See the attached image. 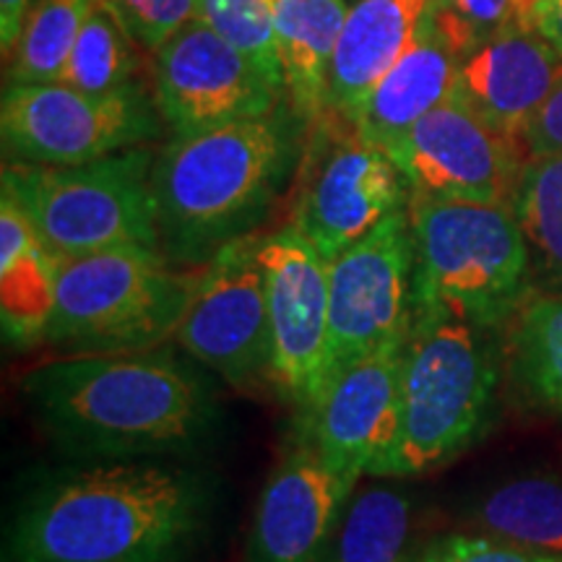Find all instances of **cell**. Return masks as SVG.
<instances>
[{
  "mask_svg": "<svg viewBox=\"0 0 562 562\" xmlns=\"http://www.w3.org/2000/svg\"><path fill=\"white\" fill-rule=\"evenodd\" d=\"M195 19L252 63V68L286 100L271 0H199Z\"/></svg>",
  "mask_w": 562,
  "mask_h": 562,
  "instance_id": "cell-28",
  "label": "cell"
},
{
  "mask_svg": "<svg viewBox=\"0 0 562 562\" xmlns=\"http://www.w3.org/2000/svg\"><path fill=\"white\" fill-rule=\"evenodd\" d=\"M497 391V357L484 328L414 321L402 355L396 427L368 476L406 480L438 469L476 438Z\"/></svg>",
  "mask_w": 562,
  "mask_h": 562,
  "instance_id": "cell-5",
  "label": "cell"
},
{
  "mask_svg": "<svg viewBox=\"0 0 562 562\" xmlns=\"http://www.w3.org/2000/svg\"><path fill=\"white\" fill-rule=\"evenodd\" d=\"M539 3H542V0H539Z\"/></svg>",
  "mask_w": 562,
  "mask_h": 562,
  "instance_id": "cell-35",
  "label": "cell"
},
{
  "mask_svg": "<svg viewBox=\"0 0 562 562\" xmlns=\"http://www.w3.org/2000/svg\"><path fill=\"white\" fill-rule=\"evenodd\" d=\"M414 245L409 206L328 261V349L321 393L349 364L404 344L414 323ZM315 406V404H313Z\"/></svg>",
  "mask_w": 562,
  "mask_h": 562,
  "instance_id": "cell-10",
  "label": "cell"
},
{
  "mask_svg": "<svg viewBox=\"0 0 562 562\" xmlns=\"http://www.w3.org/2000/svg\"><path fill=\"white\" fill-rule=\"evenodd\" d=\"M195 279L161 250L123 245L55 258V307L45 344L66 355L161 347L178 331Z\"/></svg>",
  "mask_w": 562,
  "mask_h": 562,
  "instance_id": "cell-6",
  "label": "cell"
},
{
  "mask_svg": "<svg viewBox=\"0 0 562 562\" xmlns=\"http://www.w3.org/2000/svg\"><path fill=\"white\" fill-rule=\"evenodd\" d=\"M313 128L305 182L290 224L326 261H334L383 220L409 206L412 193L389 149L360 136L351 123L323 112Z\"/></svg>",
  "mask_w": 562,
  "mask_h": 562,
  "instance_id": "cell-9",
  "label": "cell"
},
{
  "mask_svg": "<svg viewBox=\"0 0 562 562\" xmlns=\"http://www.w3.org/2000/svg\"><path fill=\"white\" fill-rule=\"evenodd\" d=\"M513 214L529 243L531 263L562 286V154L526 159Z\"/></svg>",
  "mask_w": 562,
  "mask_h": 562,
  "instance_id": "cell-27",
  "label": "cell"
},
{
  "mask_svg": "<svg viewBox=\"0 0 562 562\" xmlns=\"http://www.w3.org/2000/svg\"><path fill=\"white\" fill-rule=\"evenodd\" d=\"M459 66L461 55L442 37L427 13L417 37L396 60V66L383 76V81L372 89L351 125L368 140L389 146L427 112L451 100Z\"/></svg>",
  "mask_w": 562,
  "mask_h": 562,
  "instance_id": "cell-19",
  "label": "cell"
},
{
  "mask_svg": "<svg viewBox=\"0 0 562 562\" xmlns=\"http://www.w3.org/2000/svg\"><path fill=\"white\" fill-rule=\"evenodd\" d=\"M430 13V0H357L336 40L326 112L351 123Z\"/></svg>",
  "mask_w": 562,
  "mask_h": 562,
  "instance_id": "cell-18",
  "label": "cell"
},
{
  "mask_svg": "<svg viewBox=\"0 0 562 562\" xmlns=\"http://www.w3.org/2000/svg\"><path fill=\"white\" fill-rule=\"evenodd\" d=\"M211 482L157 459L53 476L26 497L5 562H186L206 533Z\"/></svg>",
  "mask_w": 562,
  "mask_h": 562,
  "instance_id": "cell-2",
  "label": "cell"
},
{
  "mask_svg": "<svg viewBox=\"0 0 562 562\" xmlns=\"http://www.w3.org/2000/svg\"><path fill=\"white\" fill-rule=\"evenodd\" d=\"M136 47V40L125 30L110 0H97L83 21L60 81L89 94H108L128 87L138 68Z\"/></svg>",
  "mask_w": 562,
  "mask_h": 562,
  "instance_id": "cell-26",
  "label": "cell"
},
{
  "mask_svg": "<svg viewBox=\"0 0 562 562\" xmlns=\"http://www.w3.org/2000/svg\"><path fill=\"white\" fill-rule=\"evenodd\" d=\"M351 490L336 476L311 435L286 451L258 497L248 562H321L331 550Z\"/></svg>",
  "mask_w": 562,
  "mask_h": 562,
  "instance_id": "cell-15",
  "label": "cell"
},
{
  "mask_svg": "<svg viewBox=\"0 0 562 562\" xmlns=\"http://www.w3.org/2000/svg\"><path fill=\"white\" fill-rule=\"evenodd\" d=\"M21 393L47 438L79 459L191 456L222 422L214 372L170 347L45 360Z\"/></svg>",
  "mask_w": 562,
  "mask_h": 562,
  "instance_id": "cell-1",
  "label": "cell"
},
{
  "mask_svg": "<svg viewBox=\"0 0 562 562\" xmlns=\"http://www.w3.org/2000/svg\"><path fill=\"white\" fill-rule=\"evenodd\" d=\"M539 0H430V21L461 60L510 32L533 30Z\"/></svg>",
  "mask_w": 562,
  "mask_h": 562,
  "instance_id": "cell-29",
  "label": "cell"
},
{
  "mask_svg": "<svg viewBox=\"0 0 562 562\" xmlns=\"http://www.w3.org/2000/svg\"><path fill=\"white\" fill-rule=\"evenodd\" d=\"M385 149L409 182L412 199L513 206L526 165L516 138L503 136L453 97Z\"/></svg>",
  "mask_w": 562,
  "mask_h": 562,
  "instance_id": "cell-12",
  "label": "cell"
},
{
  "mask_svg": "<svg viewBox=\"0 0 562 562\" xmlns=\"http://www.w3.org/2000/svg\"><path fill=\"white\" fill-rule=\"evenodd\" d=\"M404 344H389L349 364L323 389L313 409L305 412V432L326 467L349 490L368 474L396 427Z\"/></svg>",
  "mask_w": 562,
  "mask_h": 562,
  "instance_id": "cell-16",
  "label": "cell"
},
{
  "mask_svg": "<svg viewBox=\"0 0 562 562\" xmlns=\"http://www.w3.org/2000/svg\"><path fill=\"white\" fill-rule=\"evenodd\" d=\"M560 81L562 55L550 42L537 30L510 32L461 60L453 100L503 136L518 140Z\"/></svg>",
  "mask_w": 562,
  "mask_h": 562,
  "instance_id": "cell-17",
  "label": "cell"
},
{
  "mask_svg": "<svg viewBox=\"0 0 562 562\" xmlns=\"http://www.w3.org/2000/svg\"><path fill=\"white\" fill-rule=\"evenodd\" d=\"M414 321L492 331L524 305L531 252L513 206L412 199Z\"/></svg>",
  "mask_w": 562,
  "mask_h": 562,
  "instance_id": "cell-4",
  "label": "cell"
},
{
  "mask_svg": "<svg viewBox=\"0 0 562 562\" xmlns=\"http://www.w3.org/2000/svg\"><path fill=\"white\" fill-rule=\"evenodd\" d=\"M261 235L224 245L199 269L175 344L232 389L271 381V326Z\"/></svg>",
  "mask_w": 562,
  "mask_h": 562,
  "instance_id": "cell-11",
  "label": "cell"
},
{
  "mask_svg": "<svg viewBox=\"0 0 562 562\" xmlns=\"http://www.w3.org/2000/svg\"><path fill=\"white\" fill-rule=\"evenodd\" d=\"M271 326V383L290 404L311 412L321 396L328 349V261L292 224L261 235Z\"/></svg>",
  "mask_w": 562,
  "mask_h": 562,
  "instance_id": "cell-14",
  "label": "cell"
},
{
  "mask_svg": "<svg viewBox=\"0 0 562 562\" xmlns=\"http://www.w3.org/2000/svg\"><path fill=\"white\" fill-rule=\"evenodd\" d=\"M154 102L172 136L277 112L284 97L201 19L154 53Z\"/></svg>",
  "mask_w": 562,
  "mask_h": 562,
  "instance_id": "cell-13",
  "label": "cell"
},
{
  "mask_svg": "<svg viewBox=\"0 0 562 562\" xmlns=\"http://www.w3.org/2000/svg\"><path fill=\"white\" fill-rule=\"evenodd\" d=\"M30 5L32 0H0V47H3V60L9 58L13 45L19 42Z\"/></svg>",
  "mask_w": 562,
  "mask_h": 562,
  "instance_id": "cell-33",
  "label": "cell"
},
{
  "mask_svg": "<svg viewBox=\"0 0 562 562\" xmlns=\"http://www.w3.org/2000/svg\"><path fill=\"white\" fill-rule=\"evenodd\" d=\"M518 140H521L526 159L562 154V81L524 125Z\"/></svg>",
  "mask_w": 562,
  "mask_h": 562,
  "instance_id": "cell-32",
  "label": "cell"
},
{
  "mask_svg": "<svg viewBox=\"0 0 562 562\" xmlns=\"http://www.w3.org/2000/svg\"><path fill=\"white\" fill-rule=\"evenodd\" d=\"M286 104L305 125L326 112V83L347 0H271Z\"/></svg>",
  "mask_w": 562,
  "mask_h": 562,
  "instance_id": "cell-21",
  "label": "cell"
},
{
  "mask_svg": "<svg viewBox=\"0 0 562 562\" xmlns=\"http://www.w3.org/2000/svg\"><path fill=\"white\" fill-rule=\"evenodd\" d=\"M151 165L146 146L70 167L5 161L3 191L55 258L123 245L159 250Z\"/></svg>",
  "mask_w": 562,
  "mask_h": 562,
  "instance_id": "cell-7",
  "label": "cell"
},
{
  "mask_svg": "<svg viewBox=\"0 0 562 562\" xmlns=\"http://www.w3.org/2000/svg\"><path fill=\"white\" fill-rule=\"evenodd\" d=\"M165 121L140 83L89 94L63 81L5 83L0 140L5 161L70 167L146 146Z\"/></svg>",
  "mask_w": 562,
  "mask_h": 562,
  "instance_id": "cell-8",
  "label": "cell"
},
{
  "mask_svg": "<svg viewBox=\"0 0 562 562\" xmlns=\"http://www.w3.org/2000/svg\"><path fill=\"white\" fill-rule=\"evenodd\" d=\"M476 518L492 537L562 554V482L552 476L505 482L480 503Z\"/></svg>",
  "mask_w": 562,
  "mask_h": 562,
  "instance_id": "cell-22",
  "label": "cell"
},
{
  "mask_svg": "<svg viewBox=\"0 0 562 562\" xmlns=\"http://www.w3.org/2000/svg\"><path fill=\"white\" fill-rule=\"evenodd\" d=\"M409 562H562V554L537 552L501 537L451 533V537L435 539Z\"/></svg>",
  "mask_w": 562,
  "mask_h": 562,
  "instance_id": "cell-31",
  "label": "cell"
},
{
  "mask_svg": "<svg viewBox=\"0 0 562 562\" xmlns=\"http://www.w3.org/2000/svg\"><path fill=\"white\" fill-rule=\"evenodd\" d=\"M533 30L562 55V0H542L533 13Z\"/></svg>",
  "mask_w": 562,
  "mask_h": 562,
  "instance_id": "cell-34",
  "label": "cell"
},
{
  "mask_svg": "<svg viewBox=\"0 0 562 562\" xmlns=\"http://www.w3.org/2000/svg\"><path fill=\"white\" fill-rule=\"evenodd\" d=\"M513 372L533 402L562 417V292L537 294L518 307Z\"/></svg>",
  "mask_w": 562,
  "mask_h": 562,
  "instance_id": "cell-25",
  "label": "cell"
},
{
  "mask_svg": "<svg viewBox=\"0 0 562 562\" xmlns=\"http://www.w3.org/2000/svg\"><path fill=\"white\" fill-rule=\"evenodd\" d=\"M125 30L146 53H157L182 26L191 24L199 0H110Z\"/></svg>",
  "mask_w": 562,
  "mask_h": 562,
  "instance_id": "cell-30",
  "label": "cell"
},
{
  "mask_svg": "<svg viewBox=\"0 0 562 562\" xmlns=\"http://www.w3.org/2000/svg\"><path fill=\"white\" fill-rule=\"evenodd\" d=\"M97 0H32L19 42L5 58V83L60 81Z\"/></svg>",
  "mask_w": 562,
  "mask_h": 562,
  "instance_id": "cell-24",
  "label": "cell"
},
{
  "mask_svg": "<svg viewBox=\"0 0 562 562\" xmlns=\"http://www.w3.org/2000/svg\"><path fill=\"white\" fill-rule=\"evenodd\" d=\"M412 501L404 490L368 487L347 503L331 542V562H404Z\"/></svg>",
  "mask_w": 562,
  "mask_h": 562,
  "instance_id": "cell-23",
  "label": "cell"
},
{
  "mask_svg": "<svg viewBox=\"0 0 562 562\" xmlns=\"http://www.w3.org/2000/svg\"><path fill=\"white\" fill-rule=\"evenodd\" d=\"M302 125L281 104L271 115L172 136L151 165L161 256L201 269L224 245L256 235L297 170Z\"/></svg>",
  "mask_w": 562,
  "mask_h": 562,
  "instance_id": "cell-3",
  "label": "cell"
},
{
  "mask_svg": "<svg viewBox=\"0 0 562 562\" xmlns=\"http://www.w3.org/2000/svg\"><path fill=\"white\" fill-rule=\"evenodd\" d=\"M55 307V256L40 240L30 216L0 195V318L13 347L45 344Z\"/></svg>",
  "mask_w": 562,
  "mask_h": 562,
  "instance_id": "cell-20",
  "label": "cell"
}]
</instances>
